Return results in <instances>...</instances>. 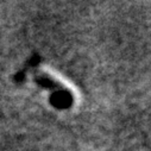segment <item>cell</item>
Wrapping results in <instances>:
<instances>
[]
</instances>
